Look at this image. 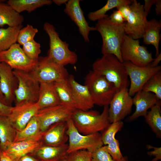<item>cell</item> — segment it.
Listing matches in <instances>:
<instances>
[{"label": "cell", "mask_w": 161, "mask_h": 161, "mask_svg": "<svg viewBox=\"0 0 161 161\" xmlns=\"http://www.w3.org/2000/svg\"><path fill=\"white\" fill-rule=\"evenodd\" d=\"M156 0H145L143 9L145 14L147 16L149 13L152 5L155 4Z\"/></svg>", "instance_id": "cell-44"}, {"label": "cell", "mask_w": 161, "mask_h": 161, "mask_svg": "<svg viewBox=\"0 0 161 161\" xmlns=\"http://www.w3.org/2000/svg\"><path fill=\"white\" fill-rule=\"evenodd\" d=\"M132 98L128 88L118 91L109 105V119L110 123L122 121L129 115L132 110Z\"/></svg>", "instance_id": "cell-14"}, {"label": "cell", "mask_w": 161, "mask_h": 161, "mask_svg": "<svg viewBox=\"0 0 161 161\" xmlns=\"http://www.w3.org/2000/svg\"><path fill=\"white\" fill-rule=\"evenodd\" d=\"M38 61L29 58L18 44H14L8 49L0 53V62L6 63L14 69L28 72L32 71Z\"/></svg>", "instance_id": "cell-13"}, {"label": "cell", "mask_w": 161, "mask_h": 161, "mask_svg": "<svg viewBox=\"0 0 161 161\" xmlns=\"http://www.w3.org/2000/svg\"><path fill=\"white\" fill-rule=\"evenodd\" d=\"M66 123V133L69 141L68 154L80 150H86L92 153L103 146L101 135L99 132L84 135L79 132L72 118Z\"/></svg>", "instance_id": "cell-6"}, {"label": "cell", "mask_w": 161, "mask_h": 161, "mask_svg": "<svg viewBox=\"0 0 161 161\" xmlns=\"http://www.w3.org/2000/svg\"><path fill=\"white\" fill-rule=\"evenodd\" d=\"M105 145L107 151L114 161H120L123 158L119 141L115 138L109 143Z\"/></svg>", "instance_id": "cell-37"}, {"label": "cell", "mask_w": 161, "mask_h": 161, "mask_svg": "<svg viewBox=\"0 0 161 161\" xmlns=\"http://www.w3.org/2000/svg\"><path fill=\"white\" fill-rule=\"evenodd\" d=\"M52 2L54 3L58 6H60L62 4L67 3L68 0H52Z\"/></svg>", "instance_id": "cell-49"}, {"label": "cell", "mask_w": 161, "mask_h": 161, "mask_svg": "<svg viewBox=\"0 0 161 161\" xmlns=\"http://www.w3.org/2000/svg\"><path fill=\"white\" fill-rule=\"evenodd\" d=\"M131 2L129 0H108L105 5L102 8L97 10L90 12L88 14V17L91 21H97L108 16L106 13L108 11L121 5H129Z\"/></svg>", "instance_id": "cell-32"}, {"label": "cell", "mask_w": 161, "mask_h": 161, "mask_svg": "<svg viewBox=\"0 0 161 161\" xmlns=\"http://www.w3.org/2000/svg\"><path fill=\"white\" fill-rule=\"evenodd\" d=\"M60 161H68V160H67V158L65 159H64V160H62Z\"/></svg>", "instance_id": "cell-52"}, {"label": "cell", "mask_w": 161, "mask_h": 161, "mask_svg": "<svg viewBox=\"0 0 161 161\" xmlns=\"http://www.w3.org/2000/svg\"><path fill=\"white\" fill-rule=\"evenodd\" d=\"M36 103L39 110L60 104L53 83H40L38 98Z\"/></svg>", "instance_id": "cell-23"}, {"label": "cell", "mask_w": 161, "mask_h": 161, "mask_svg": "<svg viewBox=\"0 0 161 161\" xmlns=\"http://www.w3.org/2000/svg\"><path fill=\"white\" fill-rule=\"evenodd\" d=\"M117 8L121 13L125 21H126L131 11L130 5H123L117 7Z\"/></svg>", "instance_id": "cell-42"}, {"label": "cell", "mask_w": 161, "mask_h": 161, "mask_svg": "<svg viewBox=\"0 0 161 161\" xmlns=\"http://www.w3.org/2000/svg\"><path fill=\"white\" fill-rule=\"evenodd\" d=\"M30 73L39 83L61 81L67 79L69 76L65 66L54 62L47 56L39 57Z\"/></svg>", "instance_id": "cell-7"}, {"label": "cell", "mask_w": 161, "mask_h": 161, "mask_svg": "<svg viewBox=\"0 0 161 161\" xmlns=\"http://www.w3.org/2000/svg\"><path fill=\"white\" fill-rule=\"evenodd\" d=\"M155 12L157 16L161 14V0H156L155 4Z\"/></svg>", "instance_id": "cell-47"}, {"label": "cell", "mask_w": 161, "mask_h": 161, "mask_svg": "<svg viewBox=\"0 0 161 161\" xmlns=\"http://www.w3.org/2000/svg\"><path fill=\"white\" fill-rule=\"evenodd\" d=\"M12 107L0 101V116H9Z\"/></svg>", "instance_id": "cell-43"}, {"label": "cell", "mask_w": 161, "mask_h": 161, "mask_svg": "<svg viewBox=\"0 0 161 161\" xmlns=\"http://www.w3.org/2000/svg\"><path fill=\"white\" fill-rule=\"evenodd\" d=\"M67 80L77 105V109L88 111L95 105L87 87L76 81L73 75H69Z\"/></svg>", "instance_id": "cell-20"}, {"label": "cell", "mask_w": 161, "mask_h": 161, "mask_svg": "<svg viewBox=\"0 0 161 161\" xmlns=\"http://www.w3.org/2000/svg\"><path fill=\"white\" fill-rule=\"evenodd\" d=\"M53 84L60 104L77 109V104L67 79Z\"/></svg>", "instance_id": "cell-28"}, {"label": "cell", "mask_w": 161, "mask_h": 161, "mask_svg": "<svg viewBox=\"0 0 161 161\" xmlns=\"http://www.w3.org/2000/svg\"><path fill=\"white\" fill-rule=\"evenodd\" d=\"M66 122H60L51 125L43 132L40 140L42 145L58 146L66 144L68 137L66 134Z\"/></svg>", "instance_id": "cell-19"}, {"label": "cell", "mask_w": 161, "mask_h": 161, "mask_svg": "<svg viewBox=\"0 0 161 161\" xmlns=\"http://www.w3.org/2000/svg\"><path fill=\"white\" fill-rule=\"evenodd\" d=\"M146 148L148 149H153V150L147 152L148 155L154 157L152 161H157L161 159V148L156 147L150 145H147Z\"/></svg>", "instance_id": "cell-40"}, {"label": "cell", "mask_w": 161, "mask_h": 161, "mask_svg": "<svg viewBox=\"0 0 161 161\" xmlns=\"http://www.w3.org/2000/svg\"><path fill=\"white\" fill-rule=\"evenodd\" d=\"M0 101L6 105L5 100V98H4V97L1 91L0 88Z\"/></svg>", "instance_id": "cell-50"}, {"label": "cell", "mask_w": 161, "mask_h": 161, "mask_svg": "<svg viewBox=\"0 0 161 161\" xmlns=\"http://www.w3.org/2000/svg\"><path fill=\"white\" fill-rule=\"evenodd\" d=\"M2 150L1 148V147H0V154H1V152L2 151Z\"/></svg>", "instance_id": "cell-53"}, {"label": "cell", "mask_w": 161, "mask_h": 161, "mask_svg": "<svg viewBox=\"0 0 161 161\" xmlns=\"http://www.w3.org/2000/svg\"><path fill=\"white\" fill-rule=\"evenodd\" d=\"M92 153L86 150H80L69 154L68 161H91Z\"/></svg>", "instance_id": "cell-38"}, {"label": "cell", "mask_w": 161, "mask_h": 161, "mask_svg": "<svg viewBox=\"0 0 161 161\" xmlns=\"http://www.w3.org/2000/svg\"><path fill=\"white\" fill-rule=\"evenodd\" d=\"M21 25L7 28H0V53L8 49L16 43Z\"/></svg>", "instance_id": "cell-31"}, {"label": "cell", "mask_w": 161, "mask_h": 161, "mask_svg": "<svg viewBox=\"0 0 161 161\" xmlns=\"http://www.w3.org/2000/svg\"><path fill=\"white\" fill-rule=\"evenodd\" d=\"M161 60V52L159 54L156 56V58L154 59L153 61L151 63L149 64L152 67H156L158 66V64Z\"/></svg>", "instance_id": "cell-46"}, {"label": "cell", "mask_w": 161, "mask_h": 161, "mask_svg": "<svg viewBox=\"0 0 161 161\" xmlns=\"http://www.w3.org/2000/svg\"><path fill=\"white\" fill-rule=\"evenodd\" d=\"M17 161H39L30 154L26 155L20 158Z\"/></svg>", "instance_id": "cell-45"}, {"label": "cell", "mask_w": 161, "mask_h": 161, "mask_svg": "<svg viewBox=\"0 0 161 161\" xmlns=\"http://www.w3.org/2000/svg\"><path fill=\"white\" fill-rule=\"evenodd\" d=\"M0 161H13L5 153L2 151L1 154Z\"/></svg>", "instance_id": "cell-48"}, {"label": "cell", "mask_w": 161, "mask_h": 161, "mask_svg": "<svg viewBox=\"0 0 161 161\" xmlns=\"http://www.w3.org/2000/svg\"><path fill=\"white\" fill-rule=\"evenodd\" d=\"M161 102L157 103L144 117L146 123L157 137L161 138Z\"/></svg>", "instance_id": "cell-30"}, {"label": "cell", "mask_w": 161, "mask_h": 161, "mask_svg": "<svg viewBox=\"0 0 161 161\" xmlns=\"http://www.w3.org/2000/svg\"><path fill=\"white\" fill-rule=\"evenodd\" d=\"M44 30L49 36V48L48 57L56 63L65 66L74 64L78 61L76 54L69 48V44L60 38L54 26L47 22L44 23Z\"/></svg>", "instance_id": "cell-4"}, {"label": "cell", "mask_w": 161, "mask_h": 161, "mask_svg": "<svg viewBox=\"0 0 161 161\" xmlns=\"http://www.w3.org/2000/svg\"><path fill=\"white\" fill-rule=\"evenodd\" d=\"M50 0H9L7 4L16 11L20 13L24 11L30 13L44 5H49L52 3Z\"/></svg>", "instance_id": "cell-29"}, {"label": "cell", "mask_w": 161, "mask_h": 161, "mask_svg": "<svg viewBox=\"0 0 161 161\" xmlns=\"http://www.w3.org/2000/svg\"><path fill=\"white\" fill-rule=\"evenodd\" d=\"M84 80L95 105L109 106L118 92L113 84L93 70L86 75Z\"/></svg>", "instance_id": "cell-5"}, {"label": "cell", "mask_w": 161, "mask_h": 161, "mask_svg": "<svg viewBox=\"0 0 161 161\" xmlns=\"http://www.w3.org/2000/svg\"><path fill=\"white\" fill-rule=\"evenodd\" d=\"M120 161H129L127 157H123Z\"/></svg>", "instance_id": "cell-51"}, {"label": "cell", "mask_w": 161, "mask_h": 161, "mask_svg": "<svg viewBox=\"0 0 161 161\" xmlns=\"http://www.w3.org/2000/svg\"><path fill=\"white\" fill-rule=\"evenodd\" d=\"M142 90L154 94L161 100V72L153 75L144 85Z\"/></svg>", "instance_id": "cell-33"}, {"label": "cell", "mask_w": 161, "mask_h": 161, "mask_svg": "<svg viewBox=\"0 0 161 161\" xmlns=\"http://www.w3.org/2000/svg\"><path fill=\"white\" fill-rule=\"evenodd\" d=\"M42 145L40 141H18L11 144L4 151L13 161H17L22 157L33 153Z\"/></svg>", "instance_id": "cell-22"}, {"label": "cell", "mask_w": 161, "mask_h": 161, "mask_svg": "<svg viewBox=\"0 0 161 161\" xmlns=\"http://www.w3.org/2000/svg\"><path fill=\"white\" fill-rule=\"evenodd\" d=\"M43 132L35 116L31 118L25 127L16 131L14 142L24 141H40Z\"/></svg>", "instance_id": "cell-24"}, {"label": "cell", "mask_w": 161, "mask_h": 161, "mask_svg": "<svg viewBox=\"0 0 161 161\" xmlns=\"http://www.w3.org/2000/svg\"><path fill=\"white\" fill-rule=\"evenodd\" d=\"M18 85V80L13 69L6 63L0 62V88L7 105L12 106Z\"/></svg>", "instance_id": "cell-17"}, {"label": "cell", "mask_w": 161, "mask_h": 161, "mask_svg": "<svg viewBox=\"0 0 161 161\" xmlns=\"http://www.w3.org/2000/svg\"><path fill=\"white\" fill-rule=\"evenodd\" d=\"M38 32L37 28H34L31 25L27 24L26 27L22 28L20 30L17 42L20 45H22L26 43L34 40Z\"/></svg>", "instance_id": "cell-36"}, {"label": "cell", "mask_w": 161, "mask_h": 161, "mask_svg": "<svg viewBox=\"0 0 161 161\" xmlns=\"http://www.w3.org/2000/svg\"><path fill=\"white\" fill-rule=\"evenodd\" d=\"M91 161H115L107 151L105 145L92 153Z\"/></svg>", "instance_id": "cell-39"}, {"label": "cell", "mask_w": 161, "mask_h": 161, "mask_svg": "<svg viewBox=\"0 0 161 161\" xmlns=\"http://www.w3.org/2000/svg\"><path fill=\"white\" fill-rule=\"evenodd\" d=\"M109 106H103L100 114L95 110L84 111L76 109L72 116L74 124L81 134L86 135L104 131L110 124Z\"/></svg>", "instance_id": "cell-3"}, {"label": "cell", "mask_w": 161, "mask_h": 161, "mask_svg": "<svg viewBox=\"0 0 161 161\" xmlns=\"http://www.w3.org/2000/svg\"><path fill=\"white\" fill-rule=\"evenodd\" d=\"M123 125L122 121L110 123L101 135L103 145H106L112 142L115 138L116 134L121 129Z\"/></svg>", "instance_id": "cell-34"}, {"label": "cell", "mask_w": 161, "mask_h": 161, "mask_svg": "<svg viewBox=\"0 0 161 161\" xmlns=\"http://www.w3.org/2000/svg\"><path fill=\"white\" fill-rule=\"evenodd\" d=\"M68 145L58 146L41 145L29 154L39 161H60L67 158Z\"/></svg>", "instance_id": "cell-21"}, {"label": "cell", "mask_w": 161, "mask_h": 161, "mask_svg": "<svg viewBox=\"0 0 161 161\" xmlns=\"http://www.w3.org/2000/svg\"><path fill=\"white\" fill-rule=\"evenodd\" d=\"M92 68V70L113 84L117 91L128 88L130 85L127 71L123 63L113 55H103L94 62Z\"/></svg>", "instance_id": "cell-1"}, {"label": "cell", "mask_w": 161, "mask_h": 161, "mask_svg": "<svg viewBox=\"0 0 161 161\" xmlns=\"http://www.w3.org/2000/svg\"><path fill=\"white\" fill-rule=\"evenodd\" d=\"M38 110L36 103H21L12 106L8 117L16 130L20 131L35 116Z\"/></svg>", "instance_id": "cell-15"}, {"label": "cell", "mask_w": 161, "mask_h": 161, "mask_svg": "<svg viewBox=\"0 0 161 161\" xmlns=\"http://www.w3.org/2000/svg\"><path fill=\"white\" fill-rule=\"evenodd\" d=\"M18 82L15 92V104L25 102L36 103L38 100L40 83L30 72L14 69Z\"/></svg>", "instance_id": "cell-8"}, {"label": "cell", "mask_w": 161, "mask_h": 161, "mask_svg": "<svg viewBox=\"0 0 161 161\" xmlns=\"http://www.w3.org/2000/svg\"><path fill=\"white\" fill-rule=\"evenodd\" d=\"M24 17L8 4L0 1V26L14 27L21 25Z\"/></svg>", "instance_id": "cell-27"}, {"label": "cell", "mask_w": 161, "mask_h": 161, "mask_svg": "<svg viewBox=\"0 0 161 161\" xmlns=\"http://www.w3.org/2000/svg\"><path fill=\"white\" fill-rule=\"evenodd\" d=\"M126 22L120 24L110 21L108 15L97 21L95 28L100 34L102 40L101 52L103 55L112 54L122 63L120 48L123 39L126 34L124 27Z\"/></svg>", "instance_id": "cell-2"}, {"label": "cell", "mask_w": 161, "mask_h": 161, "mask_svg": "<svg viewBox=\"0 0 161 161\" xmlns=\"http://www.w3.org/2000/svg\"><path fill=\"white\" fill-rule=\"evenodd\" d=\"M133 105L136 109L134 113L128 118L129 121L136 120L141 116L144 117L148 109L161 101L154 93L143 90L137 92L132 98Z\"/></svg>", "instance_id": "cell-18"}, {"label": "cell", "mask_w": 161, "mask_h": 161, "mask_svg": "<svg viewBox=\"0 0 161 161\" xmlns=\"http://www.w3.org/2000/svg\"><path fill=\"white\" fill-rule=\"evenodd\" d=\"M22 46V50L26 55L30 59L38 61L40 54L41 45L40 44L34 40L28 41Z\"/></svg>", "instance_id": "cell-35"}, {"label": "cell", "mask_w": 161, "mask_h": 161, "mask_svg": "<svg viewBox=\"0 0 161 161\" xmlns=\"http://www.w3.org/2000/svg\"><path fill=\"white\" fill-rule=\"evenodd\" d=\"M130 5V13L124 27L126 34L134 39L142 38L148 21L143 5L136 0L132 1Z\"/></svg>", "instance_id": "cell-10"}, {"label": "cell", "mask_w": 161, "mask_h": 161, "mask_svg": "<svg viewBox=\"0 0 161 161\" xmlns=\"http://www.w3.org/2000/svg\"><path fill=\"white\" fill-rule=\"evenodd\" d=\"M161 28L160 21L153 18L148 21L142 37L143 42L145 44H151L154 47L156 51V57L159 54V44Z\"/></svg>", "instance_id": "cell-26"}, {"label": "cell", "mask_w": 161, "mask_h": 161, "mask_svg": "<svg viewBox=\"0 0 161 161\" xmlns=\"http://www.w3.org/2000/svg\"><path fill=\"white\" fill-rule=\"evenodd\" d=\"M76 109L60 104L39 110L35 115L40 124L41 131H45L52 125L66 122L72 118Z\"/></svg>", "instance_id": "cell-12"}, {"label": "cell", "mask_w": 161, "mask_h": 161, "mask_svg": "<svg viewBox=\"0 0 161 161\" xmlns=\"http://www.w3.org/2000/svg\"><path fill=\"white\" fill-rule=\"evenodd\" d=\"M16 131L8 116H0V146L2 151L14 142Z\"/></svg>", "instance_id": "cell-25"}, {"label": "cell", "mask_w": 161, "mask_h": 161, "mask_svg": "<svg viewBox=\"0 0 161 161\" xmlns=\"http://www.w3.org/2000/svg\"><path fill=\"white\" fill-rule=\"evenodd\" d=\"M120 52L123 62L129 61L140 67L147 66L154 60L152 54L147 48L140 44L139 39H134L126 34L123 39Z\"/></svg>", "instance_id": "cell-9"}, {"label": "cell", "mask_w": 161, "mask_h": 161, "mask_svg": "<svg viewBox=\"0 0 161 161\" xmlns=\"http://www.w3.org/2000/svg\"><path fill=\"white\" fill-rule=\"evenodd\" d=\"M130 79L129 93L131 96L142 90L145 83L154 75L161 71V66H151L149 64L145 67L135 65L129 61L123 62Z\"/></svg>", "instance_id": "cell-11"}, {"label": "cell", "mask_w": 161, "mask_h": 161, "mask_svg": "<svg viewBox=\"0 0 161 161\" xmlns=\"http://www.w3.org/2000/svg\"><path fill=\"white\" fill-rule=\"evenodd\" d=\"M109 18L111 22L115 24H120L125 22L121 13L117 10L114 11L109 16Z\"/></svg>", "instance_id": "cell-41"}, {"label": "cell", "mask_w": 161, "mask_h": 161, "mask_svg": "<svg viewBox=\"0 0 161 161\" xmlns=\"http://www.w3.org/2000/svg\"><path fill=\"white\" fill-rule=\"evenodd\" d=\"M80 0H69L65 4L64 12L77 26L79 31L86 42H89V35L96 31L95 27H90L86 21L80 4Z\"/></svg>", "instance_id": "cell-16"}]
</instances>
